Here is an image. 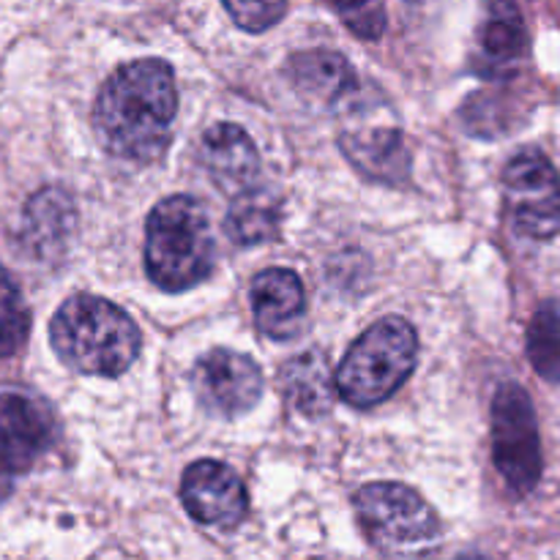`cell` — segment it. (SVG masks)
<instances>
[{"label":"cell","mask_w":560,"mask_h":560,"mask_svg":"<svg viewBox=\"0 0 560 560\" xmlns=\"http://www.w3.org/2000/svg\"><path fill=\"white\" fill-rule=\"evenodd\" d=\"M339 20L361 38H381L386 31L383 0H328Z\"/></svg>","instance_id":"44dd1931"},{"label":"cell","mask_w":560,"mask_h":560,"mask_svg":"<svg viewBox=\"0 0 560 560\" xmlns=\"http://www.w3.org/2000/svg\"><path fill=\"white\" fill-rule=\"evenodd\" d=\"M235 25L246 33H262L282 20L288 0H222Z\"/></svg>","instance_id":"7402d4cb"},{"label":"cell","mask_w":560,"mask_h":560,"mask_svg":"<svg viewBox=\"0 0 560 560\" xmlns=\"http://www.w3.org/2000/svg\"><path fill=\"white\" fill-rule=\"evenodd\" d=\"M282 392L301 416L317 419V416L328 413L334 397H337V383L328 370L326 355L304 353L288 361V366L282 370Z\"/></svg>","instance_id":"2e32d148"},{"label":"cell","mask_w":560,"mask_h":560,"mask_svg":"<svg viewBox=\"0 0 560 560\" xmlns=\"http://www.w3.org/2000/svg\"><path fill=\"white\" fill-rule=\"evenodd\" d=\"M506 206L514 228L534 241L560 233V178L550 159L539 151H523L509 162Z\"/></svg>","instance_id":"52a82bcc"},{"label":"cell","mask_w":560,"mask_h":560,"mask_svg":"<svg viewBox=\"0 0 560 560\" xmlns=\"http://www.w3.org/2000/svg\"><path fill=\"white\" fill-rule=\"evenodd\" d=\"M288 71L295 91L312 102H320L323 107L345 109L359 93V77H355L353 66L331 49L293 55Z\"/></svg>","instance_id":"9a60e30c"},{"label":"cell","mask_w":560,"mask_h":560,"mask_svg":"<svg viewBox=\"0 0 560 560\" xmlns=\"http://www.w3.org/2000/svg\"><path fill=\"white\" fill-rule=\"evenodd\" d=\"M49 339L69 370L118 377L140 355V328L118 304L98 295H71L49 323Z\"/></svg>","instance_id":"7a4b0ae2"},{"label":"cell","mask_w":560,"mask_h":560,"mask_svg":"<svg viewBox=\"0 0 560 560\" xmlns=\"http://www.w3.org/2000/svg\"><path fill=\"white\" fill-rule=\"evenodd\" d=\"M416 355V328L397 315L383 317L366 328L345 353L334 375L337 394L359 410L375 408L397 394L399 386L413 375Z\"/></svg>","instance_id":"277c9868"},{"label":"cell","mask_w":560,"mask_h":560,"mask_svg":"<svg viewBox=\"0 0 560 560\" xmlns=\"http://www.w3.org/2000/svg\"><path fill=\"white\" fill-rule=\"evenodd\" d=\"M282 224V202L268 189H249L238 191L230 206L228 219H224V233L238 246H257L273 241L279 235Z\"/></svg>","instance_id":"e0dca14e"},{"label":"cell","mask_w":560,"mask_h":560,"mask_svg":"<svg viewBox=\"0 0 560 560\" xmlns=\"http://www.w3.org/2000/svg\"><path fill=\"white\" fill-rule=\"evenodd\" d=\"M213 233L195 197L173 195L156 202L145 222V271L164 293H184L213 268Z\"/></svg>","instance_id":"3957f363"},{"label":"cell","mask_w":560,"mask_h":560,"mask_svg":"<svg viewBox=\"0 0 560 560\" xmlns=\"http://www.w3.org/2000/svg\"><path fill=\"white\" fill-rule=\"evenodd\" d=\"M195 397L208 413L235 419L249 413L262 394V372L249 355L235 350H208L191 370Z\"/></svg>","instance_id":"9c48e42d"},{"label":"cell","mask_w":560,"mask_h":560,"mask_svg":"<svg viewBox=\"0 0 560 560\" xmlns=\"http://www.w3.org/2000/svg\"><path fill=\"white\" fill-rule=\"evenodd\" d=\"M31 331V312L22 301L20 288L0 268V359H9L25 345Z\"/></svg>","instance_id":"ffe728a7"},{"label":"cell","mask_w":560,"mask_h":560,"mask_svg":"<svg viewBox=\"0 0 560 560\" xmlns=\"http://www.w3.org/2000/svg\"><path fill=\"white\" fill-rule=\"evenodd\" d=\"M77 228V211L71 197L58 186L36 191L22 213L20 241L36 260H58L69 246Z\"/></svg>","instance_id":"4fadbf2b"},{"label":"cell","mask_w":560,"mask_h":560,"mask_svg":"<svg viewBox=\"0 0 560 560\" xmlns=\"http://www.w3.org/2000/svg\"><path fill=\"white\" fill-rule=\"evenodd\" d=\"M55 441V416L27 394H0V501Z\"/></svg>","instance_id":"ba28073f"},{"label":"cell","mask_w":560,"mask_h":560,"mask_svg":"<svg viewBox=\"0 0 560 560\" xmlns=\"http://www.w3.org/2000/svg\"><path fill=\"white\" fill-rule=\"evenodd\" d=\"M479 42L481 58L490 69L501 71L517 63L525 49V22L514 0H487Z\"/></svg>","instance_id":"ac0fdd59"},{"label":"cell","mask_w":560,"mask_h":560,"mask_svg":"<svg viewBox=\"0 0 560 560\" xmlns=\"http://www.w3.org/2000/svg\"><path fill=\"white\" fill-rule=\"evenodd\" d=\"M492 457L517 495L541 479V441L534 402L517 383H503L492 399Z\"/></svg>","instance_id":"8992f818"},{"label":"cell","mask_w":560,"mask_h":560,"mask_svg":"<svg viewBox=\"0 0 560 560\" xmlns=\"http://www.w3.org/2000/svg\"><path fill=\"white\" fill-rule=\"evenodd\" d=\"M180 501L197 523L211 528H235L249 509L244 481L230 465L217 459H200L186 470Z\"/></svg>","instance_id":"8fae6325"},{"label":"cell","mask_w":560,"mask_h":560,"mask_svg":"<svg viewBox=\"0 0 560 560\" xmlns=\"http://www.w3.org/2000/svg\"><path fill=\"white\" fill-rule=\"evenodd\" d=\"M350 107L348 129L339 142L342 151L366 178L381 184H405L410 173V153L405 148L402 131L394 120L377 118L366 107Z\"/></svg>","instance_id":"30bf717a"},{"label":"cell","mask_w":560,"mask_h":560,"mask_svg":"<svg viewBox=\"0 0 560 560\" xmlns=\"http://www.w3.org/2000/svg\"><path fill=\"white\" fill-rule=\"evenodd\" d=\"M353 503L366 539L386 556H424L441 541L435 509L410 487L375 481Z\"/></svg>","instance_id":"5b68a950"},{"label":"cell","mask_w":560,"mask_h":560,"mask_svg":"<svg viewBox=\"0 0 560 560\" xmlns=\"http://www.w3.org/2000/svg\"><path fill=\"white\" fill-rule=\"evenodd\" d=\"M528 359L547 383H560V310L539 306L528 328Z\"/></svg>","instance_id":"d6986e66"},{"label":"cell","mask_w":560,"mask_h":560,"mask_svg":"<svg viewBox=\"0 0 560 560\" xmlns=\"http://www.w3.org/2000/svg\"><path fill=\"white\" fill-rule=\"evenodd\" d=\"M200 159L202 167L208 170L211 180L224 195H238V191L255 186L257 170H260V153H257L252 137L241 126H211L202 137Z\"/></svg>","instance_id":"5bb4252c"},{"label":"cell","mask_w":560,"mask_h":560,"mask_svg":"<svg viewBox=\"0 0 560 560\" xmlns=\"http://www.w3.org/2000/svg\"><path fill=\"white\" fill-rule=\"evenodd\" d=\"M178 91L170 63L142 58L104 82L93 109V129L107 153L135 164L164 156L173 137Z\"/></svg>","instance_id":"6da1fadb"},{"label":"cell","mask_w":560,"mask_h":560,"mask_svg":"<svg viewBox=\"0 0 560 560\" xmlns=\"http://www.w3.org/2000/svg\"><path fill=\"white\" fill-rule=\"evenodd\" d=\"M252 312L260 334L288 342L304 326V282L290 268H266L252 282Z\"/></svg>","instance_id":"7c38bea8"}]
</instances>
